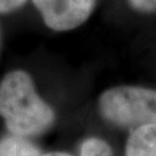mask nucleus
<instances>
[{"label":"nucleus","mask_w":156,"mask_h":156,"mask_svg":"<svg viewBox=\"0 0 156 156\" xmlns=\"http://www.w3.org/2000/svg\"><path fill=\"white\" fill-rule=\"evenodd\" d=\"M125 156H156V124H148L131 131Z\"/></svg>","instance_id":"20e7f679"},{"label":"nucleus","mask_w":156,"mask_h":156,"mask_svg":"<svg viewBox=\"0 0 156 156\" xmlns=\"http://www.w3.org/2000/svg\"><path fill=\"white\" fill-rule=\"evenodd\" d=\"M0 117L12 134L38 135L53 125L55 111L37 94L33 79L16 69L0 81Z\"/></svg>","instance_id":"f257e3e1"},{"label":"nucleus","mask_w":156,"mask_h":156,"mask_svg":"<svg viewBox=\"0 0 156 156\" xmlns=\"http://www.w3.org/2000/svg\"><path fill=\"white\" fill-rule=\"evenodd\" d=\"M41 149L22 135H6L0 139V156H41Z\"/></svg>","instance_id":"39448f33"},{"label":"nucleus","mask_w":156,"mask_h":156,"mask_svg":"<svg viewBox=\"0 0 156 156\" xmlns=\"http://www.w3.org/2000/svg\"><path fill=\"white\" fill-rule=\"evenodd\" d=\"M41 156H72L67 153H64V151H52V153H48V154H44V155Z\"/></svg>","instance_id":"1a4fd4ad"},{"label":"nucleus","mask_w":156,"mask_h":156,"mask_svg":"<svg viewBox=\"0 0 156 156\" xmlns=\"http://www.w3.org/2000/svg\"><path fill=\"white\" fill-rule=\"evenodd\" d=\"M98 106L103 118L119 127L134 129L156 124V89L113 87L101 95Z\"/></svg>","instance_id":"f03ea898"},{"label":"nucleus","mask_w":156,"mask_h":156,"mask_svg":"<svg viewBox=\"0 0 156 156\" xmlns=\"http://www.w3.org/2000/svg\"><path fill=\"white\" fill-rule=\"evenodd\" d=\"M134 11L141 13H155L156 0H127Z\"/></svg>","instance_id":"0eeeda50"},{"label":"nucleus","mask_w":156,"mask_h":156,"mask_svg":"<svg viewBox=\"0 0 156 156\" xmlns=\"http://www.w3.org/2000/svg\"><path fill=\"white\" fill-rule=\"evenodd\" d=\"M44 24L53 31H69L93 14L96 0H33Z\"/></svg>","instance_id":"7ed1b4c3"},{"label":"nucleus","mask_w":156,"mask_h":156,"mask_svg":"<svg viewBox=\"0 0 156 156\" xmlns=\"http://www.w3.org/2000/svg\"><path fill=\"white\" fill-rule=\"evenodd\" d=\"M28 0H0V14H8L22 7Z\"/></svg>","instance_id":"6e6552de"},{"label":"nucleus","mask_w":156,"mask_h":156,"mask_svg":"<svg viewBox=\"0 0 156 156\" xmlns=\"http://www.w3.org/2000/svg\"><path fill=\"white\" fill-rule=\"evenodd\" d=\"M80 156H113L111 147L104 140L90 138L83 141Z\"/></svg>","instance_id":"423d86ee"},{"label":"nucleus","mask_w":156,"mask_h":156,"mask_svg":"<svg viewBox=\"0 0 156 156\" xmlns=\"http://www.w3.org/2000/svg\"><path fill=\"white\" fill-rule=\"evenodd\" d=\"M0 44H1V38H0Z\"/></svg>","instance_id":"9d476101"}]
</instances>
